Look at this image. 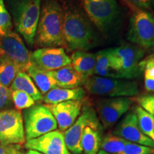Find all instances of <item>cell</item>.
Here are the masks:
<instances>
[{
    "mask_svg": "<svg viewBox=\"0 0 154 154\" xmlns=\"http://www.w3.org/2000/svg\"><path fill=\"white\" fill-rule=\"evenodd\" d=\"M32 63L47 72H52L72 63L70 57L61 47H43L31 54Z\"/></svg>",
    "mask_w": 154,
    "mask_h": 154,
    "instance_id": "cell-13",
    "label": "cell"
},
{
    "mask_svg": "<svg viewBox=\"0 0 154 154\" xmlns=\"http://www.w3.org/2000/svg\"><path fill=\"white\" fill-rule=\"evenodd\" d=\"M84 89L94 95L109 98L132 97L139 93V88L136 82L126 79L92 76L86 80Z\"/></svg>",
    "mask_w": 154,
    "mask_h": 154,
    "instance_id": "cell-5",
    "label": "cell"
},
{
    "mask_svg": "<svg viewBox=\"0 0 154 154\" xmlns=\"http://www.w3.org/2000/svg\"><path fill=\"white\" fill-rule=\"evenodd\" d=\"M96 154H110V153H106V152L102 151V150H100V151L98 152V153Z\"/></svg>",
    "mask_w": 154,
    "mask_h": 154,
    "instance_id": "cell-36",
    "label": "cell"
},
{
    "mask_svg": "<svg viewBox=\"0 0 154 154\" xmlns=\"http://www.w3.org/2000/svg\"><path fill=\"white\" fill-rule=\"evenodd\" d=\"M12 24L10 14L6 8L4 0H0V36L3 37L11 32Z\"/></svg>",
    "mask_w": 154,
    "mask_h": 154,
    "instance_id": "cell-28",
    "label": "cell"
},
{
    "mask_svg": "<svg viewBox=\"0 0 154 154\" xmlns=\"http://www.w3.org/2000/svg\"><path fill=\"white\" fill-rule=\"evenodd\" d=\"M11 10L17 32L32 46L41 13V0H13Z\"/></svg>",
    "mask_w": 154,
    "mask_h": 154,
    "instance_id": "cell-4",
    "label": "cell"
},
{
    "mask_svg": "<svg viewBox=\"0 0 154 154\" xmlns=\"http://www.w3.org/2000/svg\"><path fill=\"white\" fill-rule=\"evenodd\" d=\"M3 54H2V50H1V49H0V57H1V56H2Z\"/></svg>",
    "mask_w": 154,
    "mask_h": 154,
    "instance_id": "cell-38",
    "label": "cell"
},
{
    "mask_svg": "<svg viewBox=\"0 0 154 154\" xmlns=\"http://www.w3.org/2000/svg\"><path fill=\"white\" fill-rule=\"evenodd\" d=\"M11 100L17 110H26L35 104V101L25 92L18 90L11 91Z\"/></svg>",
    "mask_w": 154,
    "mask_h": 154,
    "instance_id": "cell-27",
    "label": "cell"
},
{
    "mask_svg": "<svg viewBox=\"0 0 154 154\" xmlns=\"http://www.w3.org/2000/svg\"><path fill=\"white\" fill-rule=\"evenodd\" d=\"M100 122L96 111L91 106H84L82 113L72 126L63 132L67 149L72 154L83 153L81 140L84 131L88 126L99 125Z\"/></svg>",
    "mask_w": 154,
    "mask_h": 154,
    "instance_id": "cell-10",
    "label": "cell"
},
{
    "mask_svg": "<svg viewBox=\"0 0 154 154\" xmlns=\"http://www.w3.org/2000/svg\"><path fill=\"white\" fill-rule=\"evenodd\" d=\"M152 154H154V153H152Z\"/></svg>",
    "mask_w": 154,
    "mask_h": 154,
    "instance_id": "cell-39",
    "label": "cell"
},
{
    "mask_svg": "<svg viewBox=\"0 0 154 154\" xmlns=\"http://www.w3.org/2000/svg\"><path fill=\"white\" fill-rule=\"evenodd\" d=\"M23 116L26 141L40 137L58 128L54 116L47 105L34 104L24 110Z\"/></svg>",
    "mask_w": 154,
    "mask_h": 154,
    "instance_id": "cell-6",
    "label": "cell"
},
{
    "mask_svg": "<svg viewBox=\"0 0 154 154\" xmlns=\"http://www.w3.org/2000/svg\"><path fill=\"white\" fill-rule=\"evenodd\" d=\"M94 75L102 77L111 78L109 49L101 50L96 53V66Z\"/></svg>",
    "mask_w": 154,
    "mask_h": 154,
    "instance_id": "cell-26",
    "label": "cell"
},
{
    "mask_svg": "<svg viewBox=\"0 0 154 154\" xmlns=\"http://www.w3.org/2000/svg\"><path fill=\"white\" fill-rule=\"evenodd\" d=\"M148 58H149V59H152V60L154 61V54H153V55H151V57H149Z\"/></svg>",
    "mask_w": 154,
    "mask_h": 154,
    "instance_id": "cell-37",
    "label": "cell"
},
{
    "mask_svg": "<svg viewBox=\"0 0 154 154\" xmlns=\"http://www.w3.org/2000/svg\"><path fill=\"white\" fill-rule=\"evenodd\" d=\"M128 142L114 134H108L102 139L101 149L108 153L119 154L124 149Z\"/></svg>",
    "mask_w": 154,
    "mask_h": 154,
    "instance_id": "cell-25",
    "label": "cell"
},
{
    "mask_svg": "<svg viewBox=\"0 0 154 154\" xmlns=\"http://www.w3.org/2000/svg\"><path fill=\"white\" fill-rule=\"evenodd\" d=\"M144 86L146 91L154 92V79H144Z\"/></svg>",
    "mask_w": 154,
    "mask_h": 154,
    "instance_id": "cell-34",
    "label": "cell"
},
{
    "mask_svg": "<svg viewBox=\"0 0 154 154\" xmlns=\"http://www.w3.org/2000/svg\"><path fill=\"white\" fill-rule=\"evenodd\" d=\"M9 88L11 91L18 90V91L25 92L35 101H41L42 99H43L42 93L36 87L33 80L27 73L24 72H20L17 74L16 78L11 83V85Z\"/></svg>",
    "mask_w": 154,
    "mask_h": 154,
    "instance_id": "cell-21",
    "label": "cell"
},
{
    "mask_svg": "<svg viewBox=\"0 0 154 154\" xmlns=\"http://www.w3.org/2000/svg\"><path fill=\"white\" fill-rule=\"evenodd\" d=\"M20 72V69L7 57H0V84L9 88Z\"/></svg>",
    "mask_w": 154,
    "mask_h": 154,
    "instance_id": "cell-23",
    "label": "cell"
},
{
    "mask_svg": "<svg viewBox=\"0 0 154 154\" xmlns=\"http://www.w3.org/2000/svg\"><path fill=\"white\" fill-rule=\"evenodd\" d=\"M22 154H43L41 152H38L37 151H35V150H28L27 151L24 152Z\"/></svg>",
    "mask_w": 154,
    "mask_h": 154,
    "instance_id": "cell-35",
    "label": "cell"
},
{
    "mask_svg": "<svg viewBox=\"0 0 154 154\" xmlns=\"http://www.w3.org/2000/svg\"><path fill=\"white\" fill-rule=\"evenodd\" d=\"M83 3L90 20L103 34L109 33L119 15L116 0H83Z\"/></svg>",
    "mask_w": 154,
    "mask_h": 154,
    "instance_id": "cell-8",
    "label": "cell"
},
{
    "mask_svg": "<svg viewBox=\"0 0 154 154\" xmlns=\"http://www.w3.org/2000/svg\"><path fill=\"white\" fill-rule=\"evenodd\" d=\"M63 32L66 45L72 50L86 51L96 44V35L91 24L78 10L65 13Z\"/></svg>",
    "mask_w": 154,
    "mask_h": 154,
    "instance_id": "cell-3",
    "label": "cell"
},
{
    "mask_svg": "<svg viewBox=\"0 0 154 154\" xmlns=\"http://www.w3.org/2000/svg\"><path fill=\"white\" fill-rule=\"evenodd\" d=\"M113 134L131 143L146 146L154 149V141L140 131L134 112H131L125 116L116 127Z\"/></svg>",
    "mask_w": 154,
    "mask_h": 154,
    "instance_id": "cell-15",
    "label": "cell"
},
{
    "mask_svg": "<svg viewBox=\"0 0 154 154\" xmlns=\"http://www.w3.org/2000/svg\"><path fill=\"white\" fill-rule=\"evenodd\" d=\"M2 54L14 62L21 72H26L32 64L31 54L18 34L11 32L0 39Z\"/></svg>",
    "mask_w": 154,
    "mask_h": 154,
    "instance_id": "cell-11",
    "label": "cell"
},
{
    "mask_svg": "<svg viewBox=\"0 0 154 154\" xmlns=\"http://www.w3.org/2000/svg\"><path fill=\"white\" fill-rule=\"evenodd\" d=\"M86 96V90L82 87L63 88L57 87L51 89L43 98L47 104H57L68 101H82Z\"/></svg>",
    "mask_w": 154,
    "mask_h": 154,
    "instance_id": "cell-18",
    "label": "cell"
},
{
    "mask_svg": "<svg viewBox=\"0 0 154 154\" xmlns=\"http://www.w3.org/2000/svg\"><path fill=\"white\" fill-rule=\"evenodd\" d=\"M101 125L86 126L81 140L83 153L96 154L101 149Z\"/></svg>",
    "mask_w": 154,
    "mask_h": 154,
    "instance_id": "cell-20",
    "label": "cell"
},
{
    "mask_svg": "<svg viewBox=\"0 0 154 154\" xmlns=\"http://www.w3.org/2000/svg\"><path fill=\"white\" fill-rule=\"evenodd\" d=\"M64 14L57 0H44L36 30V43L42 47L66 45L63 25Z\"/></svg>",
    "mask_w": 154,
    "mask_h": 154,
    "instance_id": "cell-1",
    "label": "cell"
},
{
    "mask_svg": "<svg viewBox=\"0 0 154 154\" xmlns=\"http://www.w3.org/2000/svg\"><path fill=\"white\" fill-rule=\"evenodd\" d=\"M133 99L129 97L108 98L96 104L98 118L105 128H110L129 110Z\"/></svg>",
    "mask_w": 154,
    "mask_h": 154,
    "instance_id": "cell-12",
    "label": "cell"
},
{
    "mask_svg": "<svg viewBox=\"0 0 154 154\" xmlns=\"http://www.w3.org/2000/svg\"><path fill=\"white\" fill-rule=\"evenodd\" d=\"M127 39L143 49H154V14L136 9L130 18Z\"/></svg>",
    "mask_w": 154,
    "mask_h": 154,
    "instance_id": "cell-7",
    "label": "cell"
},
{
    "mask_svg": "<svg viewBox=\"0 0 154 154\" xmlns=\"http://www.w3.org/2000/svg\"><path fill=\"white\" fill-rule=\"evenodd\" d=\"M22 146L21 145H7L0 146V154H22Z\"/></svg>",
    "mask_w": 154,
    "mask_h": 154,
    "instance_id": "cell-33",
    "label": "cell"
},
{
    "mask_svg": "<svg viewBox=\"0 0 154 154\" xmlns=\"http://www.w3.org/2000/svg\"><path fill=\"white\" fill-rule=\"evenodd\" d=\"M109 51L111 78L132 79L143 72L140 63L145 54L143 49L127 44L110 48Z\"/></svg>",
    "mask_w": 154,
    "mask_h": 154,
    "instance_id": "cell-2",
    "label": "cell"
},
{
    "mask_svg": "<svg viewBox=\"0 0 154 154\" xmlns=\"http://www.w3.org/2000/svg\"><path fill=\"white\" fill-rule=\"evenodd\" d=\"M136 9L148 10L154 7V0H125Z\"/></svg>",
    "mask_w": 154,
    "mask_h": 154,
    "instance_id": "cell-32",
    "label": "cell"
},
{
    "mask_svg": "<svg viewBox=\"0 0 154 154\" xmlns=\"http://www.w3.org/2000/svg\"><path fill=\"white\" fill-rule=\"evenodd\" d=\"M12 104L10 88L0 84V111L8 109Z\"/></svg>",
    "mask_w": 154,
    "mask_h": 154,
    "instance_id": "cell-30",
    "label": "cell"
},
{
    "mask_svg": "<svg viewBox=\"0 0 154 154\" xmlns=\"http://www.w3.org/2000/svg\"><path fill=\"white\" fill-rule=\"evenodd\" d=\"M24 147L43 154H72L65 143L63 132L57 130L27 140L25 142Z\"/></svg>",
    "mask_w": 154,
    "mask_h": 154,
    "instance_id": "cell-14",
    "label": "cell"
},
{
    "mask_svg": "<svg viewBox=\"0 0 154 154\" xmlns=\"http://www.w3.org/2000/svg\"><path fill=\"white\" fill-rule=\"evenodd\" d=\"M54 79L58 87L75 88L84 86L86 79L75 71L72 65H69L57 70L48 72Z\"/></svg>",
    "mask_w": 154,
    "mask_h": 154,
    "instance_id": "cell-17",
    "label": "cell"
},
{
    "mask_svg": "<svg viewBox=\"0 0 154 154\" xmlns=\"http://www.w3.org/2000/svg\"><path fill=\"white\" fill-rule=\"evenodd\" d=\"M82 101H68L57 104H47L61 131L68 129L79 116L82 110Z\"/></svg>",
    "mask_w": 154,
    "mask_h": 154,
    "instance_id": "cell-16",
    "label": "cell"
},
{
    "mask_svg": "<svg viewBox=\"0 0 154 154\" xmlns=\"http://www.w3.org/2000/svg\"><path fill=\"white\" fill-rule=\"evenodd\" d=\"M73 68L86 80L94 75L96 54L85 51H75L70 57Z\"/></svg>",
    "mask_w": 154,
    "mask_h": 154,
    "instance_id": "cell-19",
    "label": "cell"
},
{
    "mask_svg": "<svg viewBox=\"0 0 154 154\" xmlns=\"http://www.w3.org/2000/svg\"><path fill=\"white\" fill-rule=\"evenodd\" d=\"M139 106L144 110L154 116V94H147L137 99Z\"/></svg>",
    "mask_w": 154,
    "mask_h": 154,
    "instance_id": "cell-31",
    "label": "cell"
},
{
    "mask_svg": "<svg viewBox=\"0 0 154 154\" xmlns=\"http://www.w3.org/2000/svg\"><path fill=\"white\" fill-rule=\"evenodd\" d=\"M26 72L33 80L42 94H46L50 90L57 86V83L49 74V72L38 68L34 63L31 65Z\"/></svg>",
    "mask_w": 154,
    "mask_h": 154,
    "instance_id": "cell-22",
    "label": "cell"
},
{
    "mask_svg": "<svg viewBox=\"0 0 154 154\" xmlns=\"http://www.w3.org/2000/svg\"><path fill=\"white\" fill-rule=\"evenodd\" d=\"M134 113L140 131L154 141V116L144 110L140 106L135 108Z\"/></svg>",
    "mask_w": 154,
    "mask_h": 154,
    "instance_id": "cell-24",
    "label": "cell"
},
{
    "mask_svg": "<svg viewBox=\"0 0 154 154\" xmlns=\"http://www.w3.org/2000/svg\"><path fill=\"white\" fill-rule=\"evenodd\" d=\"M24 119L21 111L8 109L0 111V146L25 143Z\"/></svg>",
    "mask_w": 154,
    "mask_h": 154,
    "instance_id": "cell-9",
    "label": "cell"
},
{
    "mask_svg": "<svg viewBox=\"0 0 154 154\" xmlns=\"http://www.w3.org/2000/svg\"><path fill=\"white\" fill-rule=\"evenodd\" d=\"M154 149L148 146L128 142L124 149L119 154H152Z\"/></svg>",
    "mask_w": 154,
    "mask_h": 154,
    "instance_id": "cell-29",
    "label": "cell"
}]
</instances>
